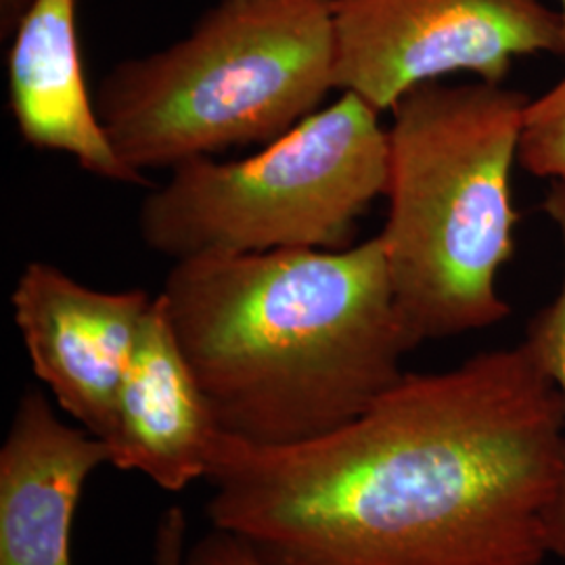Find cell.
Masks as SVG:
<instances>
[{"instance_id":"277c9868","label":"cell","mask_w":565,"mask_h":565,"mask_svg":"<svg viewBox=\"0 0 565 565\" xmlns=\"http://www.w3.org/2000/svg\"><path fill=\"white\" fill-rule=\"evenodd\" d=\"M333 0H221L162 51L114 65L95 93L135 172L279 139L335 90Z\"/></svg>"},{"instance_id":"7a4b0ae2","label":"cell","mask_w":565,"mask_h":565,"mask_svg":"<svg viewBox=\"0 0 565 565\" xmlns=\"http://www.w3.org/2000/svg\"><path fill=\"white\" fill-rule=\"evenodd\" d=\"M160 296L218 427L249 445H300L354 422L417 348L380 235L189 258Z\"/></svg>"},{"instance_id":"9a60e30c","label":"cell","mask_w":565,"mask_h":565,"mask_svg":"<svg viewBox=\"0 0 565 565\" xmlns=\"http://www.w3.org/2000/svg\"><path fill=\"white\" fill-rule=\"evenodd\" d=\"M34 0H0V36L11 39Z\"/></svg>"},{"instance_id":"8992f818","label":"cell","mask_w":565,"mask_h":565,"mask_svg":"<svg viewBox=\"0 0 565 565\" xmlns=\"http://www.w3.org/2000/svg\"><path fill=\"white\" fill-rule=\"evenodd\" d=\"M333 34L335 90L380 114L450 74L503 84L518 57L565 55L564 23L543 0H333Z\"/></svg>"},{"instance_id":"7c38bea8","label":"cell","mask_w":565,"mask_h":565,"mask_svg":"<svg viewBox=\"0 0 565 565\" xmlns=\"http://www.w3.org/2000/svg\"><path fill=\"white\" fill-rule=\"evenodd\" d=\"M520 163L539 179L564 181L565 76L525 105Z\"/></svg>"},{"instance_id":"9c48e42d","label":"cell","mask_w":565,"mask_h":565,"mask_svg":"<svg viewBox=\"0 0 565 565\" xmlns=\"http://www.w3.org/2000/svg\"><path fill=\"white\" fill-rule=\"evenodd\" d=\"M109 448L67 425L39 390L20 398L0 448V565H72L82 490Z\"/></svg>"},{"instance_id":"5b68a950","label":"cell","mask_w":565,"mask_h":565,"mask_svg":"<svg viewBox=\"0 0 565 565\" xmlns=\"http://www.w3.org/2000/svg\"><path fill=\"white\" fill-rule=\"evenodd\" d=\"M380 116L342 93L249 158L172 168L142 200V242L174 263L348 247L359 218L385 195L390 145Z\"/></svg>"},{"instance_id":"ba28073f","label":"cell","mask_w":565,"mask_h":565,"mask_svg":"<svg viewBox=\"0 0 565 565\" xmlns=\"http://www.w3.org/2000/svg\"><path fill=\"white\" fill-rule=\"evenodd\" d=\"M223 431L210 408L158 294L121 380L109 465L137 471L168 492L205 480Z\"/></svg>"},{"instance_id":"4fadbf2b","label":"cell","mask_w":565,"mask_h":565,"mask_svg":"<svg viewBox=\"0 0 565 565\" xmlns=\"http://www.w3.org/2000/svg\"><path fill=\"white\" fill-rule=\"evenodd\" d=\"M186 565H264L237 536L210 527L186 551Z\"/></svg>"},{"instance_id":"2e32d148","label":"cell","mask_w":565,"mask_h":565,"mask_svg":"<svg viewBox=\"0 0 565 565\" xmlns=\"http://www.w3.org/2000/svg\"><path fill=\"white\" fill-rule=\"evenodd\" d=\"M557 13H559V18H562V23H564V41H565V0H557Z\"/></svg>"},{"instance_id":"8fae6325","label":"cell","mask_w":565,"mask_h":565,"mask_svg":"<svg viewBox=\"0 0 565 565\" xmlns=\"http://www.w3.org/2000/svg\"><path fill=\"white\" fill-rule=\"evenodd\" d=\"M543 207L562 239L564 275L557 296L530 319L524 343L546 375L557 385L565 411V179L551 181ZM551 555L565 562V471L551 518Z\"/></svg>"},{"instance_id":"6da1fadb","label":"cell","mask_w":565,"mask_h":565,"mask_svg":"<svg viewBox=\"0 0 565 565\" xmlns=\"http://www.w3.org/2000/svg\"><path fill=\"white\" fill-rule=\"evenodd\" d=\"M564 471V401L522 342L404 373L317 440L218 431L205 511L264 565H543Z\"/></svg>"},{"instance_id":"3957f363","label":"cell","mask_w":565,"mask_h":565,"mask_svg":"<svg viewBox=\"0 0 565 565\" xmlns=\"http://www.w3.org/2000/svg\"><path fill=\"white\" fill-rule=\"evenodd\" d=\"M527 102L503 84L429 82L392 109L380 239L417 345L482 331L511 312L497 281L515 252L511 174Z\"/></svg>"},{"instance_id":"52a82bcc","label":"cell","mask_w":565,"mask_h":565,"mask_svg":"<svg viewBox=\"0 0 565 565\" xmlns=\"http://www.w3.org/2000/svg\"><path fill=\"white\" fill-rule=\"evenodd\" d=\"M156 296L103 291L53 264L30 263L11 294L13 319L32 369L61 408L107 440L116 401Z\"/></svg>"},{"instance_id":"5bb4252c","label":"cell","mask_w":565,"mask_h":565,"mask_svg":"<svg viewBox=\"0 0 565 565\" xmlns=\"http://www.w3.org/2000/svg\"><path fill=\"white\" fill-rule=\"evenodd\" d=\"M189 522L179 505L163 509L153 532L151 565H186Z\"/></svg>"},{"instance_id":"30bf717a","label":"cell","mask_w":565,"mask_h":565,"mask_svg":"<svg viewBox=\"0 0 565 565\" xmlns=\"http://www.w3.org/2000/svg\"><path fill=\"white\" fill-rule=\"evenodd\" d=\"M9 105L21 139L93 177L141 184L107 139L82 67L78 0H34L9 39Z\"/></svg>"}]
</instances>
